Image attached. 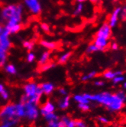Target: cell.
Wrapping results in <instances>:
<instances>
[{
	"mask_svg": "<svg viewBox=\"0 0 126 127\" xmlns=\"http://www.w3.org/2000/svg\"><path fill=\"white\" fill-rule=\"evenodd\" d=\"M41 29L44 32H50V26L47 23H41Z\"/></svg>",
	"mask_w": 126,
	"mask_h": 127,
	"instance_id": "cell-32",
	"label": "cell"
},
{
	"mask_svg": "<svg viewBox=\"0 0 126 127\" xmlns=\"http://www.w3.org/2000/svg\"><path fill=\"white\" fill-rule=\"evenodd\" d=\"M89 1H90L91 2H93V3H95V2H96L98 0H89Z\"/></svg>",
	"mask_w": 126,
	"mask_h": 127,
	"instance_id": "cell-43",
	"label": "cell"
},
{
	"mask_svg": "<svg viewBox=\"0 0 126 127\" xmlns=\"http://www.w3.org/2000/svg\"><path fill=\"white\" fill-rule=\"evenodd\" d=\"M75 127H86V126L83 121L79 120H75Z\"/></svg>",
	"mask_w": 126,
	"mask_h": 127,
	"instance_id": "cell-34",
	"label": "cell"
},
{
	"mask_svg": "<svg viewBox=\"0 0 126 127\" xmlns=\"http://www.w3.org/2000/svg\"><path fill=\"white\" fill-rule=\"evenodd\" d=\"M96 75V71H91L90 73H89L88 74L84 75V76L82 77V80H83V81H86V80H89V79L93 78Z\"/></svg>",
	"mask_w": 126,
	"mask_h": 127,
	"instance_id": "cell-28",
	"label": "cell"
},
{
	"mask_svg": "<svg viewBox=\"0 0 126 127\" xmlns=\"http://www.w3.org/2000/svg\"><path fill=\"white\" fill-rule=\"evenodd\" d=\"M111 34H112V28L108 23H104L100 27V29H99L98 32L96 33V37H101L109 40Z\"/></svg>",
	"mask_w": 126,
	"mask_h": 127,
	"instance_id": "cell-7",
	"label": "cell"
},
{
	"mask_svg": "<svg viewBox=\"0 0 126 127\" xmlns=\"http://www.w3.org/2000/svg\"><path fill=\"white\" fill-rule=\"evenodd\" d=\"M93 44L100 48V51H103L109 44V40L101 37H96Z\"/></svg>",
	"mask_w": 126,
	"mask_h": 127,
	"instance_id": "cell-11",
	"label": "cell"
},
{
	"mask_svg": "<svg viewBox=\"0 0 126 127\" xmlns=\"http://www.w3.org/2000/svg\"><path fill=\"white\" fill-rule=\"evenodd\" d=\"M121 10H122L121 7H117V8H115L113 13L112 14L110 19H109V23H108V24H109V25L111 27V28H113V27H115L117 25V23H118L119 17Z\"/></svg>",
	"mask_w": 126,
	"mask_h": 127,
	"instance_id": "cell-10",
	"label": "cell"
},
{
	"mask_svg": "<svg viewBox=\"0 0 126 127\" xmlns=\"http://www.w3.org/2000/svg\"><path fill=\"white\" fill-rule=\"evenodd\" d=\"M5 30V26L4 25H0V36L2 35V34L3 33Z\"/></svg>",
	"mask_w": 126,
	"mask_h": 127,
	"instance_id": "cell-40",
	"label": "cell"
},
{
	"mask_svg": "<svg viewBox=\"0 0 126 127\" xmlns=\"http://www.w3.org/2000/svg\"><path fill=\"white\" fill-rule=\"evenodd\" d=\"M103 77L106 79H113L115 77H116L115 72H112V70H107L103 74Z\"/></svg>",
	"mask_w": 126,
	"mask_h": 127,
	"instance_id": "cell-26",
	"label": "cell"
},
{
	"mask_svg": "<svg viewBox=\"0 0 126 127\" xmlns=\"http://www.w3.org/2000/svg\"><path fill=\"white\" fill-rule=\"evenodd\" d=\"M112 49H113L115 51L118 50L119 49V45H118V44H117V43H113L112 44Z\"/></svg>",
	"mask_w": 126,
	"mask_h": 127,
	"instance_id": "cell-39",
	"label": "cell"
},
{
	"mask_svg": "<svg viewBox=\"0 0 126 127\" xmlns=\"http://www.w3.org/2000/svg\"><path fill=\"white\" fill-rule=\"evenodd\" d=\"M78 107H79V110H81L82 111H84V112L89 110V109H90L89 103H79Z\"/></svg>",
	"mask_w": 126,
	"mask_h": 127,
	"instance_id": "cell-29",
	"label": "cell"
},
{
	"mask_svg": "<svg viewBox=\"0 0 126 127\" xmlns=\"http://www.w3.org/2000/svg\"><path fill=\"white\" fill-rule=\"evenodd\" d=\"M7 61V53H0V68L5 67Z\"/></svg>",
	"mask_w": 126,
	"mask_h": 127,
	"instance_id": "cell-22",
	"label": "cell"
},
{
	"mask_svg": "<svg viewBox=\"0 0 126 127\" xmlns=\"http://www.w3.org/2000/svg\"><path fill=\"white\" fill-rule=\"evenodd\" d=\"M55 65L53 64V63H51V62H48V63H46V64H43V65H41L40 66V70L41 71H46V70H50V68H52L53 67H54Z\"/></svg>",
	"mask_w": 126,
	"mask_h": 127,
	"instance_id": "cell-23",
	"label": "cell"
},
{
	"mask_svg": "<svg viewBox=\"0 0 126 127\" xmlns=\"http://www.w3.org/2000/svg\"><path fill=\"white\" fill-rule=\"evenodd\" d=\"M24 93L25 95L28 97H32L37 95L41 96L43 94L40 85L34 82L28 83L24 86Z\"/></svg>",
	"mask_w": 126,
	"mask_h": 127,
	"instance_id": "cell-5",
	"label": "cell"
},
{
	"mask_svg": "<svg viewBox=\"0 0 126 127\" xmlns=\"http://www.w3.org/2000/svg\"><path fill=\"white\" fill-rule=\"evenodd\" d=\"M76 1L78 2V3H83V2H86V0H76Z\"/></svg>",
	"mask_w": 126,
	"mask_h": 127,
	"instance_id": "cell-42",
	"label": "cell"
},
{
	"mask_svg": "<svg viewBox=\"0 0 126 127\" xmlns=\"http://www.w3.org/2000/svg\"><path fill=\"white\" fill-rule=\"evenodd\" d=\"M50 57V52L49 51H44L41 55L40 58H39V61H38L39 65L41 66V65H43V64H44L49 62Z\"/></svg>",
	"mask_w": 126,
	"mask_h": 127,
	"instance_id": "cell-15",
	"label": "cell"
},
{
	"mask_svg": "<svg viewBox=\"0 0 126 127\" xmlns=\"http://www.w3.org/2000/svg\"><path fill=\"white\" fill-rule=\"evenodd\" d=\"M23 6L22 4L8 5L3 7L0 11L1 19L5 22H12L15 23H21Z\"/></svg>",
	"mask_w": 126,
	"mask_h": 127,
	"instance_id": "cell-2",
	"label": "cell"
},
{
	"mask_svg": "<svg viewBox=\"0 0 126 127\" xmlns=\"http://www.w3.org/2000/svg\"><path fill=\"white\" fill-rule=\"evenodd\" d=\"M95 85L98 86V87H101V86L104 85V82L103 81H101V80H98V81H96L95 82Z\"/></svg>",
	"mask_w": 126,
	"mask_h": 127,
	"instance_id": "cell-38",
	"label": "cell"
},
{
	"mask_svg": "<svg viewBox=\"0 0 126 127\" xmlns=\"http://www.w3.org/2000/svg\"><path fill=\"white\" fill-rule=\"evenodd\" d=\"M34 60H35V55H34V54L30 51L28 54V55H27V61L29 62V63H32Z\"/></svg>",
	"mask_w": 126,
	"mask_h": 127,
	"instance_id": "cell-30",
	"label": "cell"
},
{
	"mask_svg": "<svg viewBox=\"0 0 126 127\" xmlns=\"http://www.w3.org/2000/svg\"><path fill=\"white\" fill-rule=\"evenodd\" d=\"M0 127H8V126H6L5 124H4V123H3L2 125H1V126H0Z\"/></svg>",
	"mask_w": 126,
	"mask_h": 127,
	"instance_id": "cell-44",
	"label": "cell"
},
{
	"mask_svg": "<svg viewBox=\"0 0 126 127\" xmlns=\"http://www.w3.org/2000/svg\"><path fill=\"white\" fill-rule=\"evenodd\" d=\"M40 44H41V46L45 48L46 49H48L49 51L54 50L57 48V44L54 41H51L41 40L40 41Z\"/></svg>",
	"mask_w": 126,
	"mask_h": 127,
	"instance_id": "cell-13",
	"label": "cell"
},
{
	"mask_svg": "<svg viewBox=\"0 0 126 127\" xmlns=\"http://www.w3.org/2000/svg\"><path fill=\"white\" fill-rule=\"evenodd\" d=\"M4 90H5V87H4V85H3V84H0V94H1Z\"/></svg>",
	"mask_w": 126,
	"mask_h": 127,
	"instance_id": "cell-41",
	"label": "cell"
},
{
	"mask_svg": "<svg viewBox=\"0 0 126 127\" xmlns=\"http://www.w3.org/2000/svg\"><path fill=\"white\" fill-rule=\"evenodd\" d=\"M22 103L25 106V117L30 121L38 119L40 115V110L38 109V104H34L30 102H25Z\"/></svg>",
	"mask_w": 126,
	"mask_h": 127,
	"instance_id": "cell-4",
	"label": "cell"
},
{
	"mask_svg": "<svg viewBox=\"0 0 126 127\" xmlns=\"http://www.w3.org/2000/svg\"><path fill=\"white\" fill-rule=\"evenodd\" d=\"M4 67H5V70L6 73L9 74H15L17 72L16 67L13 64H8L7 65H5Z\"/></svg>",
	"mask_w": 126,
	"mask_h": 127,
	"instance_id": "cell-20",
	"label": "cell"
},
{
	"mask_svg": "<svg viewBox=\"0 0 126 127\" xmlns=\"http://www.w3.org/2000/svg\"><path fill=\"white\" fill-rule=\"evenodd\" d=\"M71 54H72V53L70 51L63 54L62 55L58 58V61H57L58 64H64L67 63L68 61V60L70 59V58L71 57Z\"/></svg>",
	"mask_w": 126,
	"mask_h": 127,
	"instance_id": "cell-17",
	"label": "cell"
},
{
	"mask_svg": "<svg viewBox=\"0 0 126 127\" xmlns=\"http://www.w3.org/2000/svg\"><path fill=\"white\" fill-rule=\"evenodd\" d=\"M74 99L78 103H89V100L84 96L83 94H76L74 96Z\"/></svg>",
	"mask_w": 126,
	"mask_h": 127,
	"instance_id": "cell-18",
	"label": "cell"
},
{
	"mask_svg": "<svg viewBox=\"0 0 126 127\" xmlns=\"http://www.w3.org/2000/svg\"><path fill=\"white\" fill-rule=\"evenodd\" d=\"M44 119H45L48 122L53 121V120H59V117L54 113H48L46 115L44 116Z\"/></svg>",
	"mask_w": 126,
	"mask_h": 127,
	"instance_id": "cell-21",
	"label": "cell"
},
{
	"mask_svg": "<svg viewBox=\"0 0 126 127\" xmlns=\"http://www.w3.org/2000/svg\"><path fill=\"white\" fill-rule=\"evenodd\" d=\"M123 87H124V88H125L126 89V82L124 84V85H123Z\"/></svg>",
	"mask_w": 126,
	"mask_h": 127,
	"instance_id": "cell-45",
	"label": "cell"
},
{
	"mask_svg": "<svg viewBox=\"0 0 126 127\" xmlns=\"http://www.w3.org/2000/svg\"><path fill=\"white\" fill-rule=\"evenodd\" d=\"M0 119L2 120V122L12 120L19 121V119L17 116L16 104L9 103L4 106L0 110Z\"/></svg>",
	"mask_w": 126,
	"mask_h": 127,
	"instance_id": "cell-3",
	"label": "cell"
},
{
	"mask_svg": "<svg viewBox=\"0 0 126 127\" xmlns=\"http://www.w3.org/2000/svg\"><path fill=\"white\" fill-rule=\"evenodd\" d=\"M124 80H125V77L122 75H120V76H116V77H115L112 79V81H113L114 84H119V83L122 82V81H123Z\"/></svg>",
	"mask_w": 126,
	"mask_h": 127,
	"instance_id": "cell-31",
	"label": "cell"
},
{
	"mask_svg": "<svg viewBox=\"0 0 126 127\" xmlns=\"http://www.w3.org/2000/svg\"><path fill=\"white\" fill-rule=\"evenodd\" d=\"M5 28L8 32H9L10 34H16L19 32L22 29V26L21 23L7 22L5 25Z\"/></svg>",
	"mask_w": 126,
	"mask_h": 127,
	"instance_id": "cell-8",
	"label": "cell"
},
{
	"mask_svg": "<svg viewBox=\"0 0 126 127\" xmlns=\"http://www.w3.org/2000/svg\"><path fill=\"white\" fill-rule=\"evenodd\" d=\"M25 5L33 15H38L41 12V5L39 0H24Z\"/></svg>",
	"mask_w": 126,
	"mask_h": 127,
	"instance_id": "cell-6",
	"label": "cell"
},
{
	"mask_svg": "<svg viewBox=\"0 0 126 127\" xmlns=\"http://www.w3.org/2000/svg\"><path fill=\"white\" fill-rule=\"evenodd\" d=\"M40 87L43 92V94H45V95H50L54 90V85L51 83H43L39 84Z\"/></svg>",
	"mask_w": 126,
	"mask_h": 127,
	"instance_id": "cell-12",
	"label": "cell"
},
{
	"mask_svg": "<svg viewBox=\"0 0 126 127\" xmlns=\"http://www.w3.org/2000/svg\"><path fill=\"white\" fill-rule=\"evenodd\" d=\"M58 92L62 96H67V90L64 88H60L58 90Z\"/></svg>",
	"mask_w": 126,
	"mask_h": 127,
	"instance_id": "cell-36",
	"label": "cell"
},
{
	"mask_svg": "<svg viewBox=\"0 0 126 127\" xmlns=\"http://www.w3.org/2000/svg\"><path fill=\"white\" fill-rule=\"evenodd\" d=\"M70 97L69 96H64V98H62L58 103V106L61 110H66L70 106Z\"/></svg>",
	"mask_w": 126,
	"mask_h": 127,
	"instance_id": "cell-14",
	"label": "cell"
},
{
	"mask_svg": "<svg viewBox=\"0 0 126 127\" xmlns=\"http://www.w3.org/2000/svg\"><path fill=\"white\" fill-rule=\"evenodd\" d=\"M0 11H1V10H0Z\"/></svg>",
	"mask_w": 126,
	"mask_h": 127,
	"instance_id": "cell-46",
	"label": "cell"
},
{
	"mask_svg": "<svg viewBox=\"0 0 126 127\" xmlns=\"http://www.w3.org/2000/svg\"><path fill=\"white\" fill-rule=\"evenodd\" d=\"M23 46L24 48H25L28 51H31L33 48H34V42L31 41H25L23 42Z\"/></svg>",
	"mask_w": 126,
	"mask_h": 127,
	"instance_id": "cell-24",
	"label": "cell"
},
{
	"mask_svg": "<svg viewBox=\"0 0 126 127\" xmlns=\"http://www.w3.org/2000/svg\"><path fill=\"white\" fill-rule=\"evenodd\" d=\"M48 127H66L65 124L61 120H57L48 122Z\"/></svg>",
	"mask_w": 126,
	"mask_h": 127,
	"instance_id": "cell-19",
	"label": "cell"
},
{
	"mask_svg": "<svg viewBox=\"0 0 126 127\" xmlns=\"http://www.w3.org/2000/svg\"><path fill=\"white\" fill-rule=\"evenodd\" d=\"M83 3H78V5H76L75 10H74V15H79L81 12H83Z\"/></svg>",
	"mask_w": 126,
	"mask_h": 127,
	"instance_id": "cell-27",
	"label": "cell"
},
{
	"mask_svg": "<svg viewBox=\"0 0 126 127\" xmlns=\"http://www.w3.org/2000/svg\"><path fill=\"white\" fill-rule=\"evenodd\" d=\"M16 111H17V116L19 119H21L22 117H25V106L22 103H19L16 104Z\"/></svg>",
	"mask_w": 126,
	"mask_h": 127,
	"instance_id": "cell-16",
	"label": "cell"
},
{
	"mask_svg": "<svg viewBox=\"0 0 126 127\" xmlns=\"http://www.w3.org/2000/svg\"><path fill=\"white\" fill-rule=\"evenodd\" d=\"M120 17L122 20L125 21L126 20V7H123L122 8V10H121V12H120Z\"/></svg>",
	"mask_w": 126,
	"mask_h": 127,
	"instance_id": "cell-33",
	"label": "cell"
},
{
	"mask_svg": "<svg viewBox=\"0 0 126 127\" xmlns=\"http://www.w3.org/2000/svg\"><path fill=\"white\" fill-rule=\"evenodd\" d=\"M0 95H1V97L3 99H5V100H6V99H8V97H9V94H8V92L7 91V90L5 89L0 94Z\"/></svg>",
	"mask_w": 126,
	"mask_h": 127,
	"instance_id": "cell-35",
	"label": "cell"
},
{
	"mask_svg": "<svg viewBox=\"0 0 126 127\" xmlns=\"http://www.w3.org/2000/svg\"><path fill=\"white\" fill-rule=\"evenodd\" d=\"M55 106L53 103L50 101H47L46 103H44L41 108L40 109V114L44 116V115H46L48 113H54L55 111Z\"/></svg>",
	"mask_w": 126,
	"mask_h": 127,
	"instance_id": "cell-9",
	"label": "cell"
},
{
	"mask_svg": "<svg viewBox=\"0 0 126 127\" xmlns=\"http://www.w3.org/2000/svg\"><path fill=\"white\" fill-rule=\"evenodd\" d=\"M99 120H100L102 123H109L108 119H106V118H105V117H101V116L99 117Z\"/></svg>",
	"mask_w": 126,
	"mask_h": 127,
	"instance_id": "cell-37",
	"label": "cell"
},
{
	"mask_svg": "<svg viewBox=\"0 0 126 127\" xmlns=\"http://www.w3.org/2000/svg\"><path fill=\"white\" fill-rule=\"evenodd\" d=\"M89 101H96L105 106L110 111L120 110L124 105V101L120 98L118 94H112L109 92H102L97 94H83Z\"/></svg>",
	"mask_w": 126,
	"mask_h": 127,
	"instance_id": "cell-1",
	"label": "cell"
},
{
	"mask_svg": "<svg viewBox=\"0 0 126 127\" xmlns=\"http://www.w3.org/2000/svg\"><path fill=\"white\" fill-rule=\"evenodd\" d=\"M100 51V48H99L97 46H96V45L94 44H89L88 48H86V52L90 54V53H93V52H96V51Z\"/></svg>",
	"mask_w": 126,
	"mask_h": 127,
	"instance_id": "cell-25",
	"label": "cell"
}]
</instances>
